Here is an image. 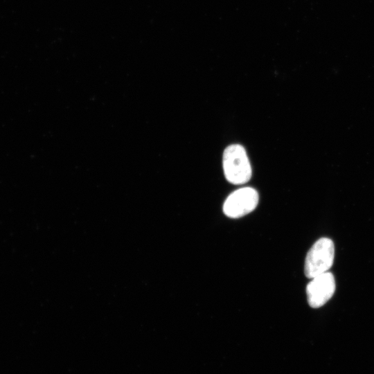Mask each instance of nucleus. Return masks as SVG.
I'll return each mask as SVG.
<instances>
[{"instance_id": "1", "label": "nucleus", "mask_w": 374, "mask_h": 374, "mask_svg": "<svg viewBox=\"0 0 374 374\" xmlns=\"http://www.w3.org/2000/svg\"><path fill=\"white\" fill-rule=\"evenodd\" d=\"M222 164L225 177L229 182L242 184L251 179V164L242 145L233 144L228 146L223 153Z\"/></svg>"}, {"instance_id": "2", "label": "nucleus", "mask_w": 374, "mask_h": 374, "mask_svg": "<svg viewBox=\"0 0 374 374\" xmlns=\"http://www.w3.org/2000/svg\"><path fill=\"white\" fill-rule=\"evenodd\" d=\"M334 257L335 247L332 240L328 238L319 239L311 247L305 257V276L312 278L327 272L333 264Z\"/></svg>"}, {"instance_id": "3", "label": "nucleus", "mask_w": 374, "mask_h": 374, "mask_svg": "<svg viewBox=\"0 0 374 374\" xmlns=\"http://www.w3.org/2000/svg\"><path fill=\"white\" fill-rule=\"evenodd\" d=\"M258 192L244 187L231 193L223 205V212L229 217L239 218L252 212L258 203Z\"/></svg>"}, {"instance_id": "4", "label": "nucleus", "mask_w": 374, "mask_h": 374, "mask_svg": "<svg viewBox=\"0 0 374 374\" xmlns=\"http://www.w3.org/2000/svg\"><path fill=\"white\" fill-rule=\"evenodd\" d=\"M335 291V280L330 272L318 275L308 284L306 294L310 307L318 308L325 305Z\"/></svg>"}]
</instances>
